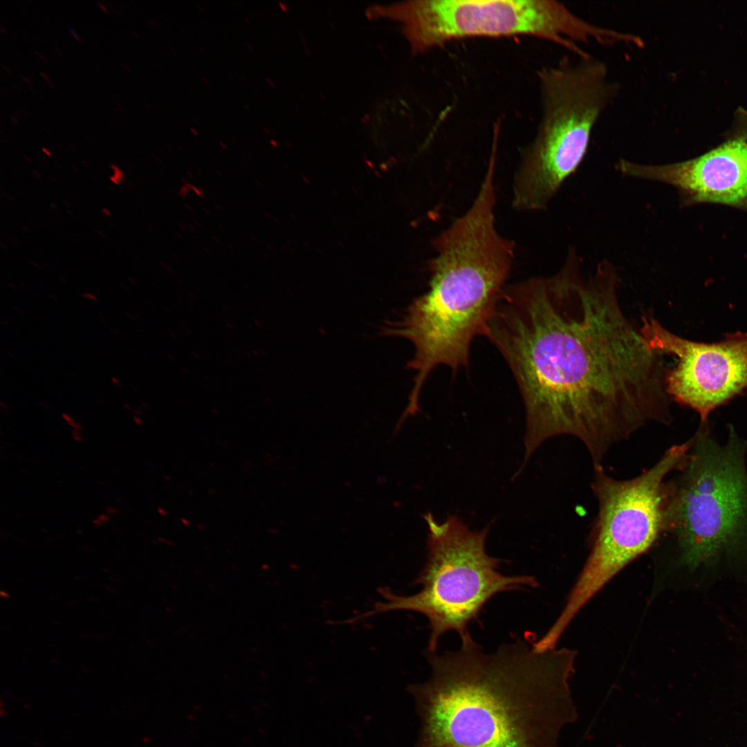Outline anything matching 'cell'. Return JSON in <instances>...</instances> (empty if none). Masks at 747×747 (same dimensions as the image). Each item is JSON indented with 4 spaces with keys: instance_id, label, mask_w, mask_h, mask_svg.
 Masks as SVG:
<instances>
[{
    "instance_id": "1",
    "label": "cell",
    "mask_w": 747,
    "mask_h": 747,
    "mask_svg": "<svg viewBox=\"0 0 747 747\" xmlns=\"http://www.w3.org/2000/svg\"><path fill=\"white\" fill-rule=\"evenodd\" d=\"M571 248L556 273L506 286L483 335L507 362L526 415L524 463L546 440L578 439L593 468L651 423L669 425L668 367L624 313L616 267L589 277Z\"/></svg>"
},
{
    "instance_id": "7",
    "label": "cell",
    "mask_w": 747,
    "mask_h": 747,
    "mask_svg": "<svg viewBox=\"0 0 747 747\" xmlns=\"http://www.w3.org/2000/svg\"><path fill=\"white\" fill-rule=\"evenodd\" d=\"M694 437L670 448L649 468L629 479H617L594 468L591 489L598 512L593 542L559 623L568 626L579 610L628 563L646 552L665 531L669 495L666 479L685 463Z\"/></svg>"
},
{
    "instance_id": "2",
    "label": "cell",
    "mask_w": 747,
    "mask_h": 747,
    "mask_svg": "<svg viewBox=\"0 0 747 747\" xmlns=\"http://www.w3.org/2000/svg\"><path fill=\"white\" fill-rule=\"evenodd\" d=\"M532 643L517 638L486 654L470 634L457 651L427 650L430 678L408 687L421 721L413 747H551L552 703L576 653Z\"/></svg>"
},
{
    "instance_id": "20",
    "label": "cell",
    "mask_w": 747,
    "mask_h": 747,
    "mask_svg": "<svg viewBox=\"0 0 747 747\" xmlns=\"http://www.w3.org/2000/svg\"><path fill=\"white\" fill-rule=\"evenodd\" d=\"M43 151L44 152H46L48 156H50V154H49V152L46 150V149H43Z\"/></svg>"
},
{
    "instance_id": "3",
    "label": "cell",
    "mask_w": 747,
    "mask_h": 747,
    "mask_svg": "<svg viewBox=\"0 0 747 747\" xmlns=\"http://www.w3.org/2000/svg\"><path fill=\"white\" fill-rule=\"evenodd\" d=\"M495 196L480 192L467 212L434 240L428 290L399 319L387 322L382 335L405 338L414 353L407 367L416 371L402 421L420 411L419 398L431 371L469 365L472 340L483 335L505 288L515 244L495 226Z\"/></svg>"
},
{
    "instance_id": "16",
    "label": "cell",
    "mask_w": 747,
    "mask_h": 747,
    "mask_svg": "<svg viewBox=\"0 0 747 747\" xmlns=\"http://www.w3.org/2000/svg\"><path fill=\"white\" fill-rule=\"evenodd\" d=\"M69 32L75 39L80 41L78 34L73 29L70 28Z\"/></svg>"
},
{
    "instance_id": "14",
    "label": "cell",
    "mask_w": 747,
    "mask_h": 747,
    "mask_svg": "<svg viewBox=\"0 0 747 747\" xmlns=\"http://www.w3.org/2000/svg\"><path fill=\"white\" fill-rule=\"evenodd\" d=\"M104 510L110 516H116L119 514V510L112 506H107Z\"/></svg>"
},
{
    "instance_id": "10",
    "label": "cell",
    "mask_w": 747,
    "mask_h": 747,
    "mask_svg": "<svg viewBox=\"0 0 747 747\" xmlns=\"http://www.w3.org/2000/svg\"><path fill=\"white\" fill-rule=\"evenodd\" d=\"M616 166L625 176L675 188L682 206L710 203L747 210V111H741L721 143L699 156L663 164L620 158Z\"/></svg>"
},
{
    "instance_id": "12",
    "label": "cell",
    "mask_w": 747,
    "mask_h": 747,
    "mask_svg": "<svg viewBox=\"0 0 747 747\" xmlns=\"http://www.w3.org/2000/svg\"><path fill=\"white\" fill-rule=\"evenodd\" d=\"M63 418L66 421V423L71 427H73V429H83L82 426L78 423L75 422V421L69 415L64 414Z\"/></svg>"
},
{
    "instance_id": "18",
    "label": "cell",
    "mask_w": 747,
    "mask_h": 747,
    "mask_svg": "<svg viewBox=\"0 0 747 747\" xmlns=\"http://www.w3.org/2000/svg\"><path fill=\"white\" fill-rule=\"evenodd\" d=\"M134 419H135V422H136V423H137L138 425H140V419H138V418H136V417H134Z\"/></svg>"
},
{
    "instance_id": "11",
    "label": "cell",
    "mask_w": 747,
    "mask_h": 747,
    "mask_svg": "<svg viewBox=\"0 0 747 747\" xmlns=\"http://www.w3.org/2000/svg\"><path fill=\"white\" fill-rule=\"evenodd\" d=\"M111 169L114 171V175L111 180L114 183L118 184L123 178V174L116 165H111Z\"/></svg>"
},
{
    "instance_id": "4",
    "label": "cell",
    "mask_w": 747,
    "mask_h": 747,
    "mask_svg": "<svg viewBox=\"0 0 747 747\" xmlns=\"http://www.w3.org/2000/svg\"><path fill=\"white\" fill-rule=\"evenodd\" d=\"M542 116L514 180L513 205L546 209L581 165L594 127L619 91L605 63L592 55L563 58L538 73Z\"/></svg>"
},
{
    "instance_id": "6",
    "label": "cell",
    "mask_w": 747,
    "mask_h": 747,
    "mask_svg": "<svg viewBox=\"0 0 747 747\" xmlns=\"http://www.w3.org/2000/svg\"><path fill=\"white\" fill-rule=\"evenodd\" d=\"M367 15L401 24L414 54L468 37L526 35L582 56L580 44L605 37L602 26L553 0H414L372 6Z\"/></svg>"
},
{
    "instance_id": "9",
    "label": "cell",
    "mask_w": 747,
    "mask_h": 747,
    "mask_svg": "<svg viewBox=\"0 0 747 747\" xmlns=\"http://www.w3.org/2000/svg\"><path fill=\"white\" fill-rule=\"evenodd\" d=\"M640 331L647 344L663 355L675 357L667 367L665 383L672 400L697 411L703 423L717 407L747 388V333L726 335L706 344L681 338L646 312Z\"/></svg>"
},
{
    "instance_id": "13",
    "label": "cell",
    "mask_w": 747,
    "mask_h": 747,
    "mask_svg": "<svg viewBox=\"0 0 747 747\" xmlns=\"http://www.w3.org/2000/svg\"><path fill=\"white\" fill-rule=\"evenodd\" d=\"M82 430L80 429H73L71 432L72 438L78 443H83L84 441V439L82 434Z\"/></svg>"
},
{
    "instance_id": "17",
    "label": "cell",
    "mask_w": 747,
    "mask_h": 747,
    "mask_svg": "<svg viewBox=\"0 0 747 747\" xmlns=\"http://www.w3.org/2000/svg\"><path fill=\"white\" fill-rule=\"evenodd\" d=\"M92 522L95 525L100 526H102L103 524H104V522L102 520H100L98 517H96V518L93 519Z\"/></svg>"
},
{
    "instance_id": "8",
    "label": "cell",
    "mask_w": 747,
    "mask_h": 747,
    "mask_svg": "<svg viewBox=\"0 0 747 747\" xmlns=\"http://www.w3.org/2000/svg\"><path fill=\"white\" fill-rule=\"evenodd\" d=\"M693 446L679 481L669 482L664 531L676 536L681 560L690 567L712 559L747 533L743 445L731 435L720 446L699 432Z\"/></svg>"
},
{
    "instance_id": "19",
    "label": "cell",
    "mask_w": 747,
    "mask_h": 747,
    "mask_svg": "<svg viewBox=\"0 0 747 747\" xmlns=\"http://www.w3.org/2000/svg\"><path fill=\"white\" fill-rule=\"evenodd\" d=\"M98 3L99 4V6H100V7H101V8H102V9H103V10H104L105 12H107V9H106V8H105V7H104V6H102V5L101 4V3H100L99 2H98Z\"/></svg>"
},
{
    "instance_id": "15",
    "label": "cell",
    "mask_w": 747,
    "mask_h": 747,
    "mask_svg": "<svg viewBox=\"0 0 747 747\" xmlns=\"http://www.w3.org/2000/svg\"><path fill=\"white\" fill-rule=\"evenodd\" d=\"M98 517V518H99V519H100V520H102V522H103L104 523V522H109V521L111 520V516H110V515H109V514H107V513H102V514H100L99 515H98V517Z\"/></svg>"
},
{
    "instance_id": "5",
    "label": "cell",
    "mask_w": 747,
    "mask_h": 747,
    "mask_svg": "<svg viewBox=\"0 0 747 747\" xmlns=\"http://www.w3.org/2000/svg\"><path fill=\"white\" fill-rule=\"evenodd\" d=\"M423 517L429 528L428 553L414 582L421 590L400 596L381 587L378 593L383 600L349 622L391 611L418 612L429 620L427 651L434 652L445 632L454 631L461 640L470 635L468 625L493 596L525 586L536 587L537 581L533 576H506L497 571L501 560L489 556L485 549L489 526L471 531L454 515L443 523L430 512Z\"/></svg>"
}]
</instances>
